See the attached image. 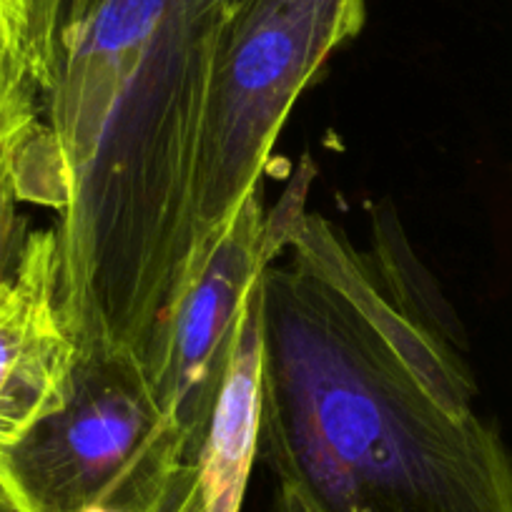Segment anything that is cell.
Instances as JSON below:
<instances>
[{
    "label": "cell",
    "mask_w": 512,
    "mask_h": 512,
    "mask_svg": "<svg viewBox=\"0 0 512 512\" xmlns=\"http://www.w3.org/2000/svg\"><path fill=\"white\" fill-rule=\"evenodd\" d=\"M63 0H0V33L28 86L46 96L53 81Z\"/></svg>",
    "instance_id": "obj_8"
},
{
    "label": "cell",
    "mask_w": 512,
    "mask_h": 512,
    "mask_svg": "<svg viewBox=\"0 0 512 512\" xmlns=\"http://www.w3.org/2000/svg\"><path fill=\"white\" fill-rule=\"evenodd\" d=\"M196 462L136 354L78 357L66 405L0 452V512H184Z\"/></svg>",
    "instance_id": "obj_3"
},
{
    "label": "cell",
    "mask_w": 512,
    "mask_h": 512,
    "mask_svg": "<svg viewBox=\"0 0 512 512\" xmlns=\"http://www.w3.org/2000/svg\"><path fill=\"white\" fill-rule=\"evenodd\" d=\"M76 364L58 299L56 231H31L0 282V452L66 405Z\"/></svg>",
    "instance_id": "obj_6"
},
{
    "label": "cell",
    "mask_w": 512,
    "mask_h": 512,
    "mask_svg": "<svg viewBox=\"0 0 512 512\" xmlns=\"http://www.w3.org/2000/svg\"><path fill=\"white\" fill-rule=\"evenodd\" d=\"M38 96L23 86L0 83V171L18 159L23 146L36 134Z\"/></svg>",
    "instance_id": "obj_9"
},
{
    "label": "cell",
    "mask_w": 512,
    "mask_h": 512,
    "mask_svg": "<svg viewBox=\"0 0 512 512\" xmlns=\"http://www.w3.org/2000/svg\"><path fill=\"white\" fill-rule=\"evenodd\" d=\"M239 3H241V0H229V13H231V8H236Z\"/></svg>",
    "instance_id": "obj_12"
},
{
    "label": "cell",
    "mask_w": 512,
    "mask_h": 512,
    "mask_svg": "<svg viewBox=\"0 0 512 512\" xmlns=\"http://www.w3.org/2000/svg\"><path fill=\"white\" fill-rule=\"evenodd\" d=\"M259 279L274 512H512V455L455 339L382 249L304 206Z\"/></svg>",
    "instance_id": "obj_1"
},
{
    "label": "cell",
    "mask_w": 512,
    "mask_h": 512,
    "mask_svg": "<svg viewBox=\"0 0 512 512\" xmlns=\"http://www.w3.org/2000/svg\"><path fill=\"white\" fill-rule=\"evenodd\" d=\"M282 244L279 211L264 184L236 209L186 287L151 369L159 405L191 460H199L211 415L256 284Z\"/></svg>",
    "instance_id": "obj_5"
},
{
    "label": "cell",
    "mask_w": 512,
    "mask_h": 512,
    "mask_svg": "<svg viewBox=\"0 0 512 512\" xmlns=\"http://www.w3.org/2000/svg\"><path fill=\"white\" fill-rule=\"evenodd\" d=\"M0 83H11V86H23L28 88V91H33V88L26 83V78L21 76V71H18L16 61H13L11 51H8V43L6 38H3V33H0Z\"/></svg>",
    "instance_id": "obj_11"
},
{
    "label": "cell",
    "mask_w": 512,
    "mask_h": 512,
    "mask_svg": "<svg viewBox=\"0 0 512 512\" xmlns=\"http://www.w3.org/2000/svg\"><path fill=\"white\" fill-rule=\"evenodd\" d=\"M367 0H241L221 36L196 191V256L204 264L264 169L292 106L334 51L359 36Z\"/></svg>",
    "instance_id": "obj_4"
},
{
    "label": "cell",
    "mask_w": 512,
    "mask_h": 512,
    "mask_svg": "<svg viewBox=\"0 0 512 512\" xmlns=\"http://www.w3.org/2000/svg\"><path fill=\"white\" fill-rule=\"evenodd\" d=\"M229 0H63L23 201L58 211V299L78 357L151 369L191 282L196 191Z\"/></svg>",
    "instance_id": "obj_2"
},
{
    "label": "cell",
    "mask_w": 512,
    "mask_h": 512,
    "mask_svg": "<svg viewBox=\"0 0 512 512\" xmlns=\"http://www.w3.org/2000/svg\"><path fill=\"white\" fill-rule=\"evenodd\" d=\"M21 156V154H18ZM21 184H18V159L0 171V282L16 269L23 246L31 231L21 216Z\"/></svg>",
    "instance_id": "obj_10"
},
{
    "label": "cell",
    "mask_w": 512,
    "mask_h": 512,
    "mask_svg": "<svg viewBox=\"0 0 512 512\" xmlns=\"http://www.w3.org/2000/svg\"><path fill=\"white\" fill-rule=\"evenodd\" d=\"M262 427V304L259 284L241 319L229 369L196 460V512H241Z\"/></svg>",
    "instance_id": "obj_7"
}]
</instances>
